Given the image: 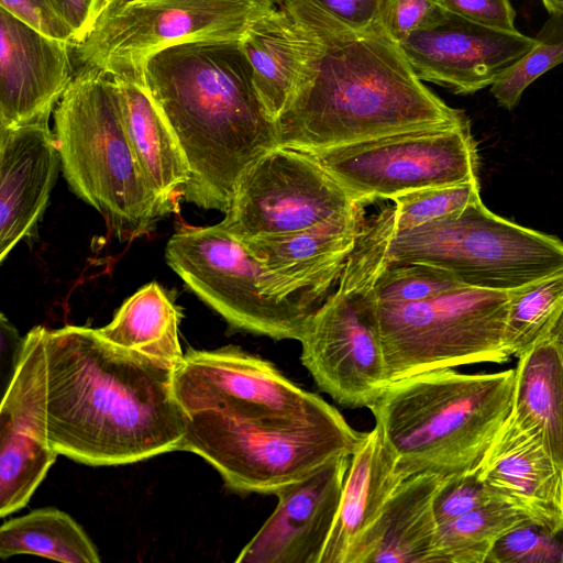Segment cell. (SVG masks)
Listing matches in <instances>:
<instances>
[{
    "label": "cell",
    "mask_w": 563,
    "mask_h": 563,
    "mask_svg": "<svg viewBox=\"0 0 563 563\" xmlns=\"http://www.w3.org/2000/svg\"><path fill=\"white\" fill-rule=\"evenodd\" d=\"M113 76L135 156L166 214L176 212L190 179L183 150L148 95L140 73Z\"/></svg>",
    "instance_id": "obj_24"
},
{
    "label": "cell",
    "mask_w": 563,
    "mask_h": 563,
    "mask_svg": "<svg viewBox=\"0 0 563 563\" xmlns=\"http://www.w3.org/2000/svg\"><path fill=\"white\" fill-rule=\"evenodd\" d=\"M43 355L44 423L58 454L102 466L179 450L189 415L175 366L77 325L43 327Z\"/></svg>",
    "instance_id": "obj_1"
},
{
    "label": "cell",
    "mask_w": 563,
    "mask_h": 563,
    "mask_svg": "<svg viewBox=\"0 0 563 563\" xmlns=\"http://www.w3.org/2000/svg\"><path fill=\"white\" fill-rule=\"evenodd\" d=\"M445 477L405 478L360 543L352 563H429L438 532L433 501Z\"/></svg>",
    "instance_id": "obj_23"
},
{
    "label": "cell",
    "mask_w": 563,
    "mask_h": 563,
    "mask_svg": "<svg viewBox=\"0 0 563 563\" xmlns=\"http://www.w3.org/2000/svg\"><path fill=\"white\" fill-rule=\"evenodd\" d=\"M351 456H335L279 490L273 514L235 562L320 563L338 515Z\"/></svg>",
    "instance_id": "obj_17"
},
{
    "label": "cell",
    "mask_w": 563,
    "mask_h": 563,
    "mask_svg": "<svg viewBox=\"0 0 563 563\" xmlns=\"http://www.w3.org/2000/svg\"><path fill=\"white\" fill-rule=\"evenodd\" d=\"M405 478L375 427L351 456L338 515L320 563H352L365 534Z\"/></svg>",
    "instance_id": "obj_22"
},
{
    "label": "cell",
    "mask_w": 563,
    "mask_h": 563,
    "mask_svg": "<svg viewBox=\"0 0 563 563\" xmlns=\"http://www.w3.org/2000/svg\"><path fill=\"white\" fill-rule=\"evenodd\" d=\"M479 181L429 187L393 199L397 232L441 219L481 200Z\"/></svg>",
    "instance_id": "obj_33"
},
{
    "label": "cell",
    "mask_w": 563,
    "mask_h": 563,
    "mask_svg": "<svg viewBox=\"0 0 563 563\" xmlns=\"http://www.w3.org/2000/svg\"><path fill=\"white\" fill-rule=\"evenodd\" d=\"M179 450L209 462L241 494L276 495L335 456L356 450L365 432L347 421L188 412Z\"/></svg>",
    "instance_id": "obj_7"
},
{
    "label": "cell",
    "mask_w": 563,
    "mask_h": 563,
    "mask_svg": "<svg viewBox=\"0 0 563 563\" xmlns=\"http://www.w3.org/2000/svg\"><path fill=\"white\" fill-rule=\"evenodd\" d=\"M495 500L498 499L479 479L477 470L445 477L433 501L435 519L440 526Z\"/></svg>",
    "instance_id": "obj_35"
},
{
    "label": "cell",
    "mask_w": 563,
    "mask_h": 563,
    "mask_svg": "<svg viewBox=\"0 0 563 563\" xmlns=\"http://www.w3.org/2000/svg\"><path fill=\"white\" fill-rule=\"evenodd\" d=\"M174 379L187 412L345 421L335 407L291 382L272 362L234 345L189 350L175 367Z\"/></svg>",
    "instance_id": "obj_14"
},
{
    "label": "cell",
    "mask_w": 563,
    "mask_h": 563,
    "mask_svg": "<svg viewBox=\"0 0 563 563\" xmlns=\"http://www.w3.org/2000/svg\"><path fill=\"white\" fill-rule=\"evenodd\" d=\"M358 34L385 33L389 0H305Z\"/></svg>",
    "instance_id": "obj_37"
},
{
    "label": "cell",
    "mask_w": 563,
    "mask_h": 563,
    "mask_svg": "<svg viewBox=\"0 0 563 563\" xmlns=\"http://www.w3.org/2000/svg\"><path fill=\"white\" fill-rule=\"evenodd\" d=\"M140 75L188 163L183 201L224 212L242 174L278 146L240 41L164 48L145 59Z\"/></svg>",
    "instance_id": "obj_3"
},
{
    "label": "cell",
    "mask_w": 563,
    "mask_h": 563,
    "mask_svg": "<svg viewBox=\"0 0 563 563\" xmlns=\"http://www.w3.org/2000/svg\"><path fill=\"white\" fill-rule=\"evenodd\" d=\"M165 255L185 284L235 330L300 341L316 311L268 297L257 260L219 223L180 227L168 240Z\"/></svg>",
    "instance_id": "obj_11"
},
{
    "label": "cell",
    "mask_w": 563,
    "mask_h": 563,
    "mask_svg": "<svg viewBox=\"0 0 563 563\" xmlns=\"http://www.w3.org/2000/svg\"><path fill=\"white\" fill-rule=\"evenodd\" d=\"M33 554L66 563H98L95 543L66 512L41 508L4 522L0 528V556Z\"/></svg>",
    "instance_id": "obj_28"
},
{
    "label": "cell",
    "mask_w": 563,
    "mask_h": 563,
    "mask_svg": "<svg viewBox=\"0 0 563 563\" xmlns=\"http://www.w3.org/2000/svg\"><path fill=\"white\" fill-rule=\"evenodd\" d=\"M515 375L448 367L389 383L368 409L401 476L476 471L512 409Z\"/></svg>",
    "instance_id": "obj_4"
},
{
    "label": "cell",
    "mask_w": 563,
    "mask_h": 563,
    "mask_svg": "<svg viewBox=\"0 0 563 563\" xmlns=\"http://www.w3.org/2000/svg\"><path fill=\"white\" fill-rule=\"evenodd\" d=\"M55 132L48 121L0 126V261L34 234L58 168Z\"/></svg>",
    "instance_id": "obj_20"
},
{
    "label": "cell",
    "mask_w": 563,
    "mask_h": 563,
    "mask_svg": "<svg viewBox=\"0 0 563 563\" xmlns=\"http://www.w3.org/2000/svg\"><path fill=\"white\" fill-rule=\"evenodd\" d=\"M477 475L498 500L527 520L551 531L563 529V472L541 429L512 409L485 453Z\"/></svg>",
    "instance_id": "obj_19"
},
{
    "label": "cell",
    "mask_w": 563,
    "mask_h": 563,
    "mask_svg": "<svg viewBox=\"0 0 563 563\" xmlns=\"http://www.w3.org/2000/svg\"><path fill=\"white\" fill-rule=\"evenodd\" d=\"M58 453L46 435L25 362L18 360L0 409V515L23 508Z\"/></svg>",
    "instance_id": "obj_21"
},
{
    "label": "cell",
    "mask_w": 563,
    "mask_h": 563,
    "mask_svg": "<svg viewBox=\"0 0 563 563\" xmlns=\"http://www.w3.org/2000/svg\"><path fill=\"white\" fill-rule=\"evenodd\" d=\"M563 310V271L514 290L509 300L505 344L519 357L544 339Z\"/></svg>",
    "instance_id": "obj_30"
},
{
    "label": "cell",
    "mask_w": 563,
    "mask_h": 563,
    "mask_svg": "<svg viewBox=\"0 0 563 563\" xmlns=\"http://www.w3.org/2000/svg\"><path fill=\"white\" fill-rule=\"evenodd\" d=\"M534 40L532 49L490 87L498 104L507 110L518 106L536 79L563 63V12L550 14Z\"/></svg>",
    "instance_id": "obj_31"
},
{
    "label": "cell",
    "mask_w": 563,
    "mask_h": 563,
    "mask_svg": "<svg viewBox=\"0 0 563 563\" xmlns=\"http://www.w3.org/2000/svg\"><path fill=\"white\" fill-rule=\"evenodd\" d=\"M366 219L362 208L303 230L240 242L262 266L268 297L317 309L336 285Z\"/></svg>",
    "instance_id": "obj_16"
},
{
    "label": "cell",
    "mask_w": 563,
    "mask_h": 563,
    "mask_svg": "<svg viewBox=\"0 0 563 563\" xmlns=\"http://www.w3.org/2000/svg\"><path fill=\"white\" fill-rule=\"evenodd\" d=\"M446 10L472 22L503 31H517L510 0H443Z\"/></svg>",
    "instance_id": "obj_38"
},
{
    "label": "cell",
    "mask_w": 563,
    "mask_h": 563,
    "mask_svg": "<svg viewBox=\"0 0 563 563\" xmlns=\"http://www.w3.org/2000/svg\"><path fill=\"white\" fill-rule=\"evenodd\" d=\"M64 177L112 234L130 242L167 216L129 140L112 74L78 66L54 110Z\"/></svg>",
    "instance_id": "obj_5"
},
{
    "label": "cell",
    "mask_w": 563,
    "mask_h": 563,
    "mask_svg": "<svg viewBox=\"0 0 563 563\" xmlns=\"http://www.w3.org/2000/svg\"><path fill=\"white\" fill-rule=\"evenodd\" d=\"M511 294L463 287L411 303L378 302L389 383L431 369L506 363Z\"/></svg>",
    "instance_id": "obj_9"
},
{
    "label": "cell",
    "mask_w": 563,
    "mask_h": 563,
    "mask_svg": "<svg viewBox=\"0 0 563 563\" xmlns=\"http://www.w3.org/2000/svg\"><path fill=\"white\" fill-rule=\"evenodd\" d=\"M396 232L391 206L366 219L336 288L299 341L300 361L318 388L344 407L369 408L389 384L376 283Z\"/></svg>",
    "instance_id": "obj_6"
},
{
    "label": "cell",
    "mask_w": 563,
    "mask_h": 563,
    "mask_svg": "<svg viewBox=\"0 0 563 563\" xmlns=\"http://www.w3.org/2000/svg\"><path fill=\"white\" fill-rule=\"evenodd\" d=\"M512 411L538 426L563 472V350L548 335L518 357Z\"/></svg>",
    "instance_id": "obj_26"
},
{
    "label": "cell",
    "mask_w": 563,
    "mask_h": 563,
    "mask_svg": "<svg viewBox=\"0 0 563 563\" xmlns=\"http://www.w3.org/2000/svg\"><path fill=\"white\" fill-rule=\"evenodd\" d=\"M519 31L488 27L449 12L441 23L408 35L399 43L421 81L457 95L492 87L534 46Z\"/></svg>",
    "instance_id": "obj_15"
},
{
    "label": "cell",
    "mask_w": 563,
    "mask_h": 563,
    "mask_svg": "<svg viewBox=\"0 0 563 563\" xmlns=\"http://www.w3.org/2000/svg\"><path fill=\"white\" fill-rule=\"evenodd\" d=\"M487 563H563V529L526 520L497 541Z\"/></svg>",
    "instance_id": "obj_34"
},
{
    "label": "cell",
    "mask_w": 563,
    "mask_h": 563,
    "mask_svg": "<svg viewBox=\"0 0 563 563\" xmlns=\"http://www.w3.org/2000/svg\"><path fill=\"white\" fill-rule=\"evenodd\" d=\"M466 287L450 272L422 263L388 262L376 283L382 303H411Z\"/></svg>",
    "instance_id": "obj_32"
},
{
    "label": "cell",
    "mask_w": 563,
    "mask_h": 563,
    "mask_svg": "<svg viewBox=\"0 0 563 563\" xmlns=\"http://www.w3.org/2000/svg\"><path fill=\"white\" fill-rule=\"evenodd\" d=\"M180 317L166 290L153 282L128 298L98 332L113 344L176 367L185 354L178 338Z\"/></svg>",
    "instance_id": "obj_27"
},
{
    "label": "cell",
    "mask_w": 563,
    "mask_h": 563,
    "mask_svg": "<svg viewBox=\"0 0 563 563\" xmlns=\"http://www.w3.org/2000/svg\"><path fill=\"white\" fill-rule=\"evenodd\" d=\"M258 96L276 122L295 93L309 56V36L282 4L256 21L240 41Z\"/></svg>",
    "instance_id": "obj_25"
},
{
    "label": "cell",
    "mask_w": 563,
    "mask_h": 563,
    "mask_svg": "<svg viewBox=\"0 0 563 563\" xmlns=\"http://www.w3.org/2000/svg\"><path fill=\"white\" fill-rule=\"evenodd\" d=\"M309 36L301 80L276 120L278 146L313 153L461 122L387 34H358L305 0L280 3Z\"/></svg>",
    "instance_id": "obj_2"
},
{
    "label": "cell",
    "mask_w": 563,
    "mask_h": 563,
    "mask_svg": "<svg viewBox=\"0 0 563 563\" xmlns=\"http://www.w3.org/2000/svg\"><path fill=\"white\" fill-rule=\"evenodd\" d=\"M526 520L508 504L495 500L440 525L429 563H487L497 541Z\"/></svg>",
    "instance_id": "obj_29"
},
{
    "label": "cell",
    "mask_w": 563,
    "mask_h": 563,
    "mask_svg": "<svg viewBox=\"0 0 563 563\" xmlns=\"http://www.w3.org/2000/svg\"><path fill=\"white\" fill-rule=\"evenodd\" d=\"M389 261L445 269L466 287L514 291L563 271V241L492 212L481 199L396 232Z\"/></svg>",
    "instance_id": "obj_8"
},
{
    "label": "cell",
    "mask_w": 563,
    "mask_h": 563,
    "mask_svg": "<svg viewBox=\"0 0 563 563\" xmlns=\"http://www.w3.org/2000/svg\"><path fill=\"white\" fill-rule=\"evenodd\" d=\"M548 335L554 336L559 341L563 350V310L561 311L560 316L553 323Z\"/></svg>",
    "instance_id": "obj_41"
},
{
    "label": "cell",
    "mask_w": 563,
    "mask_h": 563,
    "mask_svg": "<svg viewBox=\"0 0 563 563\" xmlns=\"http://www.w3.org/2000/svg\"><path fill=\"white\" fill-rule=\"evenodd\" d=\"M448 15L443 0H389L384 27L399 44L408 35L441 23Z\"/></svg>",
    "instance_id": "obj_36"
},
{
    "label": "cell",
    "mask_w": 563,
    "mask_h": 563,
    "mask_svg": "<svg viewBox=\"0 0 563 563\" xmlns=\"http://www.w3.org/2000/svg\"><path fill=\"white\" fill-rule=\"evenodd\" d=\"M363 207L310 153L276 146L242 174L219 224L245 241L303 230Z\"/></svg>",
    "instance_id": "obj_13"
},
{
    "label": "cell",
    "mask_w": 563,
    "mask_h": 563,
    "mask_svg": "<svg viewBox=\"0 0 563 563\" xmlns=\"http://www.w3.org/2000/svg\"><path fill=\"white\" fill-rule=\"evenodd\" d=\"M58 21L68 30L74 45L93 23L98 0H47Z\"/></svg>",
    "instance_id": "obj_40"
},
{
    "label": "cell",
    "mask_w": 563,
    "mask_h": 563,
    "mask_svg": "<svg viewBox=\"0 0 563 563\" xmlns=\"http://www.w3.org/2000/svg\"><path fill=\"white\" fill-rule=\"evenodd\" d=\"M547 11L552 14L563 12V0H541Z\"/></svg>",
    "instance_id": "obj_42"
},
{
    "label": "cell",
    "mask_w": 563,
    "mask_h": 563,
    "mask_svg": "<svg viewBox=\"0 0 563 563\" xmlns=\"http://www.w3.org/2000/svg\"><path fill=\"white\" fill-rule=\"evenodd\" d=\"M76 70L71 43L0 8V126L48 121Z\"/></svg>",
    "instance_id": "obj_18"
},
{
    "label": "cell",
    "mask_w": 563,
    "mask_h": 563,
    "mask_svg": "<svg viewBox=\"0 0 563 563\" xmlns=\"http://www.w3.org/2000/svg\"><path fill=\"white\" fill-rule=\"evenodd\" d=\"M0 8L35 30L74 45L71 34L55 16L47 0H0Z\"/></svg>",
    "instance_id": "obj_39"
},
{
    "label": "cell",
    "mask_w": 563,
    "mask_h": 563,
    "mask_svg": "<svg viewBox=\"0 0 563 563\" xmlns=\"http://www.w3.org/2000/svg\"><path fill=\"white\" fill-rule=\"evenodd\" d=\"M362 205L478 179L468 119L310 153Z\"/></svg>",
    "instance_id": "obj_12"
},
{
    "label": "cell",
    "mask_w": 563,
    "mask_h": 563,
    "mask_svg": "<svg viewBox=\"0 0 563 563\" xmlns=\"http://www.w3.org/2000/svg\"><path fill=\"white\" fill-rule=\"evenodd\" d=\"M121 0H98L97 2V7H96V11H95V19H93V22L95 20L97 19V16L102 12L104 11L107 8H109L110 5L119 2Z\"/></svg>",
    "instance_id": "obj_43"
},
{
    "label": "cell",
    "mask_w": 563,
    "mask_h": 563,
    "mask_svg": "<svg viewBox=\"0 0 563 563\" xmlns=\"http://www.w3.org/2000/svg\"><path fill=\"white\" fill-rule=\"evenodd\" d=\"M283 0H121L74 45L78 66L137 74L147 57L183 43L241 41Z\"/></svg>",
    "instance_id": "obj_10"
}]
</instances>
